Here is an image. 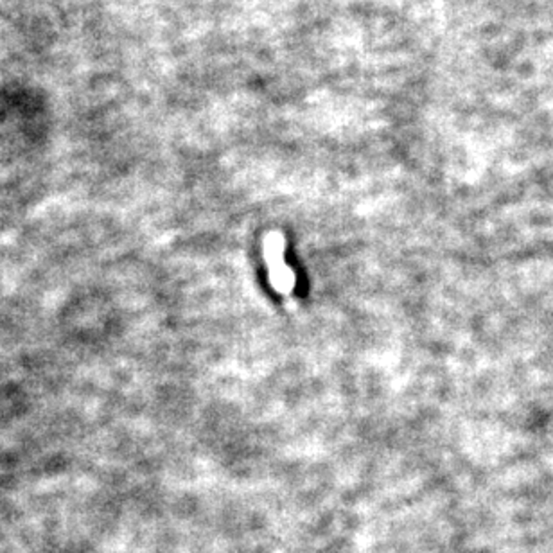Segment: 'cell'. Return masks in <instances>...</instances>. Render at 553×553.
<instances>
[{
    "instance_id": "cell-1",
    "label": "cell",
    "mask_w": 553,
    "mask_h": 553,
    "mask_svg": "<svg viewBox=\"0 0 553 553\" xmlns=\"http://www.w3.org/2000/svg\"><path fill=\"white\" fill-rule=\"evenodd\" d=\"M284 245L279 233H271L266 239V259L270 263V275L275 288L283 293H290L295 286V275L284 264Z\"/></svg>"
}]
</instances>
